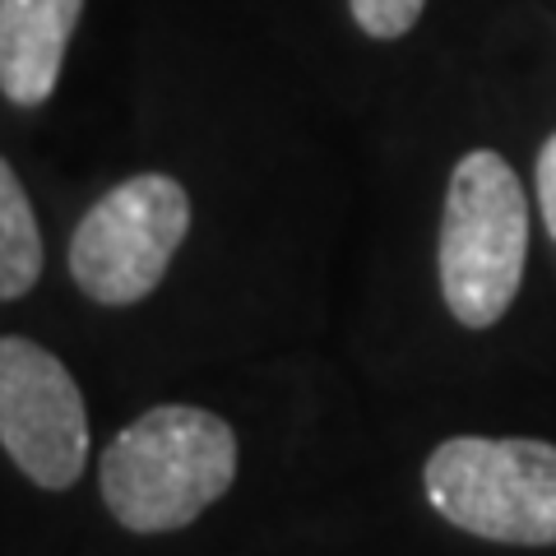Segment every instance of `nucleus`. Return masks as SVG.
Returning <instances> with one entry per match:
<instances>
[{"label":"nucleus","instance_id":"f257e3e1","mask_svg":"<svg viewBox=\"0 0 556 556\" xmlns=\"http://www.w3.org/2000/svg\"><path fill=\"white\" fill-rule=\"evenodd\" d=\"M237 478V431L208 408L163 404L139 413L102 450V501L130 533L186 529Z\"/></svg>","mask_w":556,"mask_h":556},{"label":"nucleus","instance_id":"f03ea898","mask_svg":"<svg viewBox=\"0 0 556 556\" xmlns=\"http://www.w3.org/2000/svg\"><path fill=\"white\" fill-rule=\"evenodd\" d=\"M529 260V195L515 167L492 149L464 153L445 186L441 214V292L450 316L486 329L510 311Z\"/></svg>","mask_w":556,"mask_h":556},{"label":"nucleus","instance_id":"7ed1b4c3","mask_svg":"<svg viewBox=\"0 0 556 556\" xmlns=\"http://www.w3.org/2000/svg\"><path fill=\"white\" fill-rule=\"evenodd\" d=\"M427 501L455 529L510 547H556V445L450 437L422 464Z\"/></svg>","mask_w":556,"mask_h":556},{"label":"nucleus","instance_id":"20e7f679","mask_svg":"<svg viewBox=\"0 0 556 556\" xmlns=\"http://www.w3.org/2000/svg\"><path fill=\"white\" fill-rule=\"evenodd\" d=\"M190 232V195L167 172L112 186L70 237V278L98 306H135L163 283Z\"/></svg>","mask_w":556,"mask_h":556},{"label":"nucleus","instance_id":"39448f33","mask_svg":"<svg viewBox=\"0 0 556 556\" xmlns=\"http://www.w3.org/2000/svg\"><path fill=\"white\" fill-rule=\"evenodd\" d=\"M0 445L47 492L75 486L89 464V408L75 376L20 334L0 339Z\"/></svg>","mask_w":556,"mask_h":556},{"label":"nucleus","instance_id":"423d86ee","mask_svg":"<svg viewBox=\"0 0 556 556\" xmlns=\"http://www.w3.org/2000/svg\"><path fill=\"white\" fill-rule=\"evenodd\" d=\"M79 14L84 0H0V93L14 108H42L56 93Z\"/></svg>","mask_w":556,"mask_h":556},{"label":"nucleus","instance_id":"0eeeda50","mask_svg":"<svg viewBox=\"0 0 556 556\" xmlns=\"http://www.w3.org/2000/svg\"><path fill=\"white\" fill-rule=\"evenodd\" d=\"M42 278V232L24 195V181L0 159V302L33 292Z\"/></svg>","mask_w":556,"mask_h":556},{"label":"nucleus","instance_id":"6e6552de","mask_svg":"<svg viewBox=\"0 0 556 556\" xmlns=\"http://www.w3.org/2000/svg\"><path fill=\"white\" fill-rule=\"evenodd\" d=\"M348 10H353V20H357V28L367 33V38L394 42V38H404L417 20H422L427 0H348Z\"/></svg>","mask_w":556,"mask_h":556},{"label":"nucleus","instance_id":"1a4fd4ad","mask_svg":"<svg viewBox=\"0 0 556 556\" xmlns=\"http://www.w3.org/2000/svg\"><path fill=\"white\" fill-rule=\"evenodd\" d=\"M538 204H543L547 237L556 241V135L538 149Z\"/></svg>","mask_w":556,"mask_h":556}]
</instances>
